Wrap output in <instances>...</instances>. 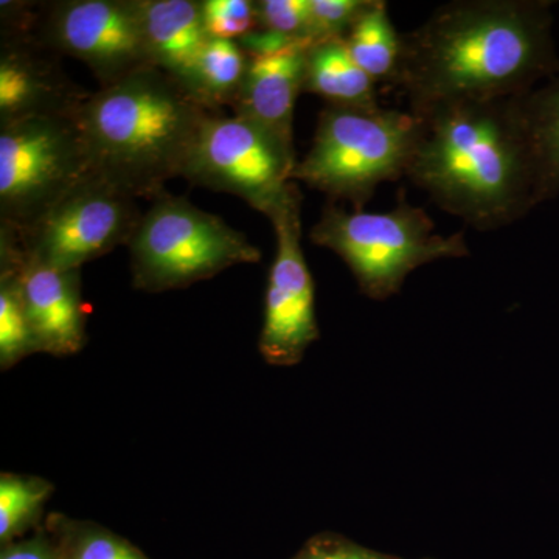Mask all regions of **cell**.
I'll return each mask as SVG.
<instances>
[{
    "label": "cell",
    "mask_w": 559,
    "mask_h": 559,
    "mask_svg": "<svg viewBox=\"0 0 559 559\" xmlns=\"http://www.w3.org/2000/svg\"><path fill=\"white\" fill-rule=\"evenodd\" d=\"M550 0H455L401 33L393 86L414 116L521 97L559 70Z\"/></svg>",
    "instance_id": "1"
},
{
    "label": "cell",
    "mask_w": 559,
    "mask_h": 559,
    "mask_svg": "<svg viewBox=\"0 0 559 559\" xmlns=\"http://www.w3.org/2000/svg\"><path fill=\"white\" fill-rule=\"evenodd\" d=\"M407 179L474 229L510 226L538 207V186L518 97L463 102L417 116Z\"/></svg>",
    "instance_id": "2"
},
{
    "label": "cell",
    "mask_w": 559,
    "mask_h": 559,
    "mask_svg": "<svg viewBox=\"0 0 559 559\" xmlns=\"http://www.w3.org/2000/svg\"><path fill=\"white\" fill-rule=\"evenodd\" d=\"M212 112L164 70H139L91 92L75 114L91 170L132 198L156 200L183 178Z\"/></svg>",
    "instance_id": "3"
},
{
    "label": "cell",
    "mask_w": 559,
    "mask_h": 559,
    "mask_svg": "<svg viewBox=\"0 0 559 559\" xmlns=\"http://www.w3.org/2000/svg\"><path fill=\"white\" fill-rule=\"evenodd\" d=\"M419 134L421 120L411 110L326 105L290 180L362 212L381 183L406 178Z\"/></svg>",
    "instance_id": "4"
},
{
    "label": "cell",
    "mask_w": 559,
    "mask_h": 559,
    "mask_svg": "<svg viewBox=\"0 0 559 559\" xmlns=\"http://www.w3.org/2000/svg\"><path fill=\"white\" fill-rule=\"evenodd\" d=\"M311 241L347 263L360 290L374 300L399 293L423 264L469 255L462 231L441 235L425 210L401 197L389 212H347L330 202L310 231Z\"/></svg>",
    "instance_id": "5"
},
{
    "label": "cell",
    "mask_w": 559,
    "mask_h": 559,
    "mask_svg": "<svg viewBox=\"0 0 559 559\" xmlns=\"http://www.w3.org/2000/svg\"><path fill=\"white\" fill-rule=\"evenodd\" d=\"M128 248L132 282L146 293L187 288L261 259L245 234L167 191L153 200Z\"/></svg>",
    "instance_id": "6"
},
{
    "label": "cell",
    "mask_w": 559,
    "mask_h": 559,
    "mask_svg": "<svg viewBox=\"0 0 559 559\" xmlns=\"http://www.w3.org/2000/svg\"><path fill=\"white\" fill-rule=\"evenodd\" d=\"M91 173L75 117L0 124V224L31 229Z\"/></svg>",
    "instance_id": "7"
},
{
    "label": "cell",
    "mask_w": 559,
    "mask_h": 559,
    "mask_svg": "<svg viewBox=\"0 0 559 559\" xmlns=\"http://www.w3.org/2000/svg\"><path fill=\"white\" fill-rule=\"evenodd\" d=\"M296 165L294 146L260 124L212 114L183 179L191 186L235 194L267 216L285 198Z\"/></svg>",
    "instance_id": "8"
},
{
    "label": "cell",
    "mask_w": 559,
    "mask_h": 559,
    "mask_svg": "<svg viewBox=\"0 0 559 559\" xmlns=\"http://www.w3.org/2000/svg\"><path fill=\"white\" fill-rule=\"evenodd\" d=\"M142 213L135 198L91 173L25 231L24 249L58 270H81L121 245H130Z\"/></svg>",
    "instance_id": "9"
},
{
    "label": "cell",
    "mask_w": 559,
    "mask_h": 559,
    "mask_svg": "<svg viewBox=\"0 0 559 559\" xmlns=\"http://www.w3.org/2000/svg\"><path fill=\"white\" fill-rule=\"evenodd\" d=\"M38 35L62 57L84 62L100 87L154 66L134 0L39 3Z\"/></svg>",
    "instance_id": "10"
},
{
    "label": "cell",
    "mask_w": 559,
    "mask_h": 559,
    "mask_svg": "<svg viewBox=\"0 0 559 559\" xmlns=\"http://www.w3.org/2000/svg\"><path fill=\"white\" fill-rule=\"evenodd\" d=\"M39 3L0 11V124L28 117H75L90 91L69 79L62 55L38 35Z\"/></svg>",
    "instance_id": "11"
},
{
    "label": "cell",
    "mask_w": 559,
    "mask_h": 559,
    "mask_svg": "<svg viewBox=\"0 0 559 559\" xmlns=\"http://www.w3.org/2000/svg\"><path fill=\"white\" fill-rule=\"evenodd\" d=\"M301 198L290 182L285 198L267 218L277 235V253L270 272L260 352L274 366H294L319 340L314 283L301 250Z\"/></svg>",
    "instance_id": "12"
},
{
    "label": "cell",
    "mask_w": 559,
    "mask_h": 559,
    "mask_svg": "<svg viewBox=\"0 0 559 559\" xmlns=\"http://www.w3.org/2000/svg\"><path fill=\"white\" fill-rule=\"evenodd\" d=\"M0 263L14 272L38 353H79L86 344L81 270H58L36 260L7 224H0Z\"/></svg>",
    "instance_id": "13"
},
{
    "label": "cell",
    "mask_w": 559,
    "mask_h": 559,
    "mask_svg": "<svg viewBox=\"0 0 559 559\" xmlns=\"http://www.w3.org/2000/svg\"><path fill=\"white\" fill-rule=\"evenodd\" d=\"M307 44L267 55H249L248 72L231 108L294 146V109L304 94Z\"/></svg>",
    "instance_id": "14"
},
{
    "label": "cell",
    "mask_w": 559,
    "mask_h": 559,
    "mask_svg": "<svg viewBox=\"0 0 559 559\" xmlns=\"http://www.w3.org/2000/svg\"><path fill=\"white\" fill-rule=\"evenodd\" d=\"M151 61L180 84L209 43L197 0H134Z\"/></svg>",
    "instance_id": "15"
},
{
    "label": "cell",
    "mask_w": 559,
    "mask_h": 559,
    "mask_svg": "<svg viewBox=\"0 0 559 559\" xmlns=\"http://www.w3.org/2000/svg\"><path fill=\"white\" fill-rule=\"evenodd\" d=\"M304 92L319 95L326 105H378L377 81L356 64L344 38L323 39L307 47Z\"/></svg>",
    "instance_id": "16"
},
{
    "label": "cell",
    "mask_w": 559,
    "mask_h": 559,
    "mask_svg": "<svg viewBox=\"0 0 559 559\" xmlns=\"http://www.w3.org/2000/svg\"><path fill=\"white\" fill-rule=\"evenodd\" d=\"M518 109L532 151L540 205L559 197V70L518 97Z\"/></svg>",
    "instance_id": "17"
},
{
    "label": "cell",
    "mask_w": 559,
    "mask_h": 559,
    "mask_svg": "<svg viewBox=\"0 0 559 559\" xmlns=\"http://www.w3.org/2000/svg\"><path fill=\"white\" fill-rule=\"evenodd\" d=\"M249 55L237 40L209 39L182 86L202 108L219 114L234 105L248 72Z\"/></svg>",
    "instance_id": "18"
},
{
    "label": "cell",
    "mask_w": 559,
    "mask_h": 559,
    "mask_svg": "<svg viewBox=\"0 0 559 559\" xmlns=\"http://www.w3.org/2000/svg\"><path fill=\"white\" fill-rule=\"evenodd\" d=\"M349 55L374 81L392 84L399 70L401 33L390 21L388 3L371 0L369 9L344 38Z\"/></svg>",
    "instance_id": "19"
},
{
    "label": "cell",
    "mask_w": 559,
    "mask_h": 559,
    "mask_svg": "<svg viewBox=\"0 0 559 559\" xmlns=\"http://www.w3.org/2000/svg\"><path fill=\"white\" fill-rule=\"evenodd\" d=\"M53 487L39 477L0 476V540L9 543L38 520Z\"/></svg>",
    "instance_id": "20"
},
{
    "label": "cell",
    "mask_w": 559,
    "mask_h": 559,
    "mask_svg": "<svg viewBox=\"0 0 559 559\" xmlns=\"http://www.w3.org/2000/svg\"><path fill=\"white\" fill-rule=\"evenodd\" d=\"M35 353L38 348L25 316L16 277L9 264L0 263V367L9 370Z\"/></svg>",
    "instance_id": "21"
},
{
    "label": "cell",
    "mask_w": 559,
    "mask_h": 559,
    "mask_svg": "<svg viewBox=\"0 0 559 559\" xmlns=\"http://www.w3.org/2000/svg\"><path fill=\"white\" fill-rule=\"evenodd\" d=\"M61 535L64 559H146L127 540L91 522L51 516Z\"/></svg>",
    "instance_id": "22"
},
{
    "label": "cell",
    "mask_w": 559,
    "mask_h": 559,
    "mask_svg": "<svg viewBox=\"0 0 559 559\" xmlns=\"http://www.w3.org/2000/svg\"><path fill=\"white\" fill-rule=\"evenodd\" d=\"M201 16L212 39L238 40L259 28L253 0H201Z\"/></svg>",
    "instance_id": "23"
},
{
    "label": "cell",
    "mask_w": 559,
    "mask_h": 559,
    "mask_svg": "<svg viewBox=\"0 0 559 559\" xmlns=\"http://www.w3.org/2000/svg\"><path fill=\"white\" fill-rule=\"evenodd\" d=\"M255 5L259 28L310 46V0H259Z\"/></svg>",
    "instance_id": "24"
},
{
    "label": "cell",
    "mask_w": 559,
    "mask_h": 559,
    "mask_svg": "<svg viewBox=\"0 0 559 559\" xmlns=\"http://www.w3.org/2000/svg\"><path fill=\"white\" fill-rule=\"evenodd\" d=\"M370 3L371 0H310L311 44L345 38Z\"/></svg>",
    "instance_id": "25"
},
{
    "label": "cell",
    "mask_w": 559,
    "mask_h": 559,
    "mask_svg": "<svg viewBox=\"0 0 559 559\" xmlns=\"http://www.w3.org/2000/svg\"><path fill=\"white\" fill-rule=\"evenodd\" d=\"M297 559H384L373 551L344 540L318 539Z\"/></svg>",
    "instance_id": "26"
},
{
    "label": "cell",
    "mask_w": 559,
    "mask_h": 559,
    "mask_svg": "<svg viewBox=\"0 0 559 559\" xmlns=\"http://www.w3.org/2000/svg\"><path fill=\"white\" fill-rule=\"evenodd\" d=\"M0 559H64L62 555L51 549L43 539L27 540V543L10 546L2 551Z\"/></svg>",
    "instance_id": "27"
}]
</instances>
